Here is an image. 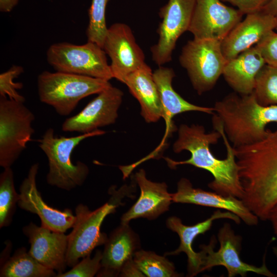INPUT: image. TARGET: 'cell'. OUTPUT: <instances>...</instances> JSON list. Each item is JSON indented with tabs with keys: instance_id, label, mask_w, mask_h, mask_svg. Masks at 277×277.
<instances>
[{
	"instance_id": "f1b7e54d",
	"label": "cell",
	"mask_w": 277,
	"mask_h": 277,
	"mask_svg": "<svg viewBox=\"0 0 277 277\" xmlns=\"http://www.w3.org/2000/svg\"><path fill=\"white\" fill-rule=\"evenodd\" d=\"M109 0H92L89 9V23L86 30L88 41L96 43L103 48L108 30L106 9Z\"/></svg>"
},
{
	"instance_id": "6da1fadb",
	"label": "cell",
	"mask_w": 277,
	"mask_h": 277,
	"mask_svg": "<svg viewBox=\"0 0 277 277\" xmlns=\"http://www.w3.org/2000/svg\"><path fill=\"white\" fill-rule=\"evenodd\" d=\"M212 124L214 130L209 133L202 125L182 124L173 150L176 153L188 151L191 157L179 162L168 158L165 160L171 168L188 164L208 171L213 177L208 185L210 188L224 196L242 200L244 190L235 148L229 143L221 124L214 120Z\"/></svg>"
},
{
	"instance_id": "9a60e30c",
	"label": "cell",
	"mask_w": 277,
	"mask_h": 277,
	"mask_svg": "<svg viewBox=\"0 0 277 277\" xmlns=\"http://www.w3.org/2000/svg\"><path fill=\"white\" fill-rule=\"evenodd\" d=\"M38 168V163L33 164L27 176L23 181L19 187L17 205L22 209L37 215L41 219V226L52 231L65 233L73 227L76 220L75 215L70 209L60 210L45 202L36 186Z\"/></svg>"
},
{
	"instance_id": "ac0fdd59",
	"label": "cell",
	"mask_w": 277,
	"mask_h": 277,
	"mask_svg": "<svg viewBox=\"0 0 277 277\" xmlns=\"http://www.w3.org/2000/svg\"><path fill=\"white\" fill-rule=\"evenodd\" d=\"M171 195L172 202L192 204L230 211L248 226H255L259 222V218L242 200L194 188L190 181L186 178L180 180L176 192L171 193Z\"/></svg>"
},
{
	"instance_id": "83f0119b",
	"label": "cell",
	"mask_w": 277,
	"mask_h": 277,
	"mask_svg": "<svg viewBox=\"0 0 277 277\" xmlns=\"http://www.w3.org/2000/svg\"><path fill=\"white\" fill-rule=\"evenodd\" d=\"M258 103L277 105V66L265 64L259 72L253 92Z\"/></svg>"
},
{
	"instance_id": "d6a6232c",
	"label": "cell",
	"mask_w": 277,
	"mask_h": 277,
	"mask_svg": "<svg viewBox=\"0 0 277 277\" xmlns=\"http://www.w3.org/2000/svg\"><path fill=\"white\" fill-rule=\"evenodd\" d=\"M236 6L243 14L260 11L271 0H220Z\"/></svg>"
},
{
	"instance_id": "4dcf8cb0",
	"label": "cell",
	"mask_w": 277,
	"mask_h": 277,
	"mask_svg": "<svg viewBox=\"0 0 277 277\" xmlns=\"http://www.w3.org/2000/svg\"><path fill=\"white\" fill-rule=\"evenodd\" d=\"M102 251L97 250L93 258L89 255L74 265L68 271L57 274L56 277H93L101 268Z\"/></svg>"
},
{
	"instance_id": "8992f818",
	"label": "cell",
	"mask_w": 277,
	"mask_h": 277,
	"mask_svg": "<svg viewBox=\"0 0 277 277\" xmlns=\"http://www.w3.org/2000/svg\"><path fill=\"white\" fill-rule=\"evenodd\" d=\"M111 86L109 81L59 71H45L37 77L40 101L62 116L70 114L84 98Z\"/></svg>"
},
{
	"instance_id": "5bb4252c",
	"label": "cell",
	"mask_w": 277,
	"mask_h": 277,
	"mask_svg": "<svg viewBox=\"0 0 277 277\" xmlns=\"http://www.w3.org/2000/svg\"><path fill=\"white\" fill-rule=\"evenodd\" d=\"M123 96L120 89L111 85L97 94L76 115L67 118L62 124V130L87 133L114 123Z\"/></svg>"
},
{
	"instance_id": "d6986e66",
	"label": "cell",
	"mask_w": 277,
	"mask_h": 277,
	"mask_svg": "<svg viewBox=\"0 0 277 277\" xmlns=\"http://www.w3.org/2000/svg\"><path fill=\"white\" fill-rule=\"evenodd\" d=\"M227 219L233 221L236 224L241 222L240 218L236 214L227 211H215L213 214L204 221L194 225L184 224L182 220L175 216H170L166 220V226L170 230L176 232L180 240L179 247L171 252H166L165 255H176L184 252L187 256V271L188 276H194L201 272L202 265L201 252H195L192 248L194 240L200 234H203L209 230L214 220Z\"/></svg>"
},
{
	"instance_id": "8d00e7d4",
	"label": "cell",
	"mask_w": 277,
	"mask_h": 277,
	"mask_svg": "<svg viewBox=\"0 0 277 277\" xmlns=\"http://www.w3.org/2000/svg\"><path fill=\"white\" fill-rule=\"evenodd\" d=\"M268 220L271 222L274 232L277 236V205L272 210Z\"/></svg>"
},
{
	"instance_id": "7402d4cb",
	"label": "cell",
	"mask_w": 277,
	"mask_h": 277,
	"mask_svg": "<svg viewBox=\"0 0 277 277\" xmlns=\"http://www.w3.org/2000/svg\"><path fill=\"white\" fill-rule=\"evenodd\" d=\"M154 80L159 93L162 116L166 123L165 137L175 131L172 118L185 112L198 111L212 115L213 107H203L191 104L181 97L173 88L172 82L175 73L172 68L160 66L153 72Z\"/></svg>"
},
{
	"instance_id": "484cf974",
	"label": "cell",
	"mask_w": 277,
	"mask_h": 277,
	"mask_svg": "<svg viewBox=\"0 0 277 277\" xmlns=\"http://www.w3.org/2000/svg\"><path fill=\"white\" fill-rule=\"evenodd\" d=\"M133 260L145 276L179 277L181 274L175 270V266L165 257L155 252L138 250L133 255Z\"/></svg>"
},
{
	"instance_id": "1f68e13d",
	"label": "cell",
	"mask_w": 277,
	"mask_h": 277,
	"mask_svg": "<svg viewBox=\"0 0 277 277\" xmlns=\"http://www.w3.org/2000/svg\"><path fill=\"white\" fill-rule=\"evenodd\" d=\"M255 45L266 64L277 66V33L274 30L269 32Z\"/></svg>"
},
{
	"instance_id": "ffe728a7",
	"label": "cell",
	"mask_w": 277,
	"mask_h": 277,
	"mask_svg": "<svg viewBox=\"0 0 277 277\" xmlns=\"http://www.w3.org/2000/svg\"><path fill=\"white\" fill-rule=\"evenodd\" d=\"M135 180L141 191L139 198L133 206L121 216V224H129L133 219L145 218L150 220L158 217L168 210L172 195L165 183L149 180L144 170L135 173Z\"/></svg>"
},
{
	"instance_id": "5b68a950",
	"label": "cell",
	"mask_w": 277,
	"mask_h": 277,
	"mask_svg": "<svg viewBox=\"0 0 277 277\" xmlns=\"http://www.w3.org/2000/svg\"><path fill=\"white\" fill-rule=\"evenodd\" d=\"M100 129L72 137H56L52 128L48 129L38 140V146L46 154L49 165L46 176L47 183L52 186L70 191L82 186L87 179L89 169L84 163L72 162L74 148L84 140L104 134Z\"/></svg>"
},
{
	"instance_id": "4fadbf2b",
	"label": "cell",
	"mask_w": 277,
	"mask_h": 277,
	"mask_svg": "<svg viewBox=\"0 0 277 277\" xmlns=\"http://www.w3.org/2000/svg\"><path fill=\"white\" fill-rule=\"evenodd\" d=\"M103 48L110 58L113 78L121 82L125 76L147 64L143 50L126 24L116 23L108 28Z\"/></svg>"
},
{
	"instance_id": "603a6c76",
	"label": "cell",
	"mask_w": 277,
	"mask_h": 277,
	"mask_svg": "<svg viewBox=\"0 0 277 277\" xmlns=\"http://www.w3.org/2000/svg\"><path fill=\"white\" fill-rule=\"evenodd\" d=\"M265 64L261 53L254 45L228 61L222 75L235 92L250 94L254 91L259 72Z\"/></svg>"
},
{
	"instance_id": "44dd1931",
	"label": "cell",
	"mask_w": 277,
	"mask_h": 277,
	"mask_svg": "<svg viewBox=\"0 0 277 277\" xmlns=\"http://www.w3.org/2000/svg\"><path fill=\"white\" fill-rule=\"evenodd\" d=\"M104 245L101 268L97 276H119L125 263L133 258L141 247L138 234L129 224L121 223L111 232Z\"/></svg>"
},
{
	"instance_id": "4316f807",
	"label": "cell",
	"mask_w": 277,
	"mask_h": 277,
	"mask_svg": "<svg viewBox=\"0 0 277 277\" xmlns=\"http://www.w3.org/2000/svg\"><path fill=\"white\" fill-rule=\"evenodd\" d=\"M19 195L16 192L11 167L4 168L0 175V228L9 226L15 213Z\"/></svg>"
},
{
	"instance_id": "74e56055",
	"label": "cell",
	"mask_w": 277,
	"mask_h": 277,
	"mask_svg": "<svg viewBox=\"0 0 277 277\" xmlns=\"http://www.w3.org/2000/svg\"><path fill=\"white\" fill-rule=\"evenodd\" d=\"M273 253H274V255L277 258V246L273 247ZM276 276H277V275H276Z\"/></svg>"
},
{
	"instance_id": "d590c367",
	"label": "cell",
	"mask_w": 277,
	"mask_h": 277,
	"mask_svg": "<svg viewBox=\"0 0 277 277\" xmlns=\"http://www.w3.org/2000/svg\"><path fill=\"white\" fill-rule=\"evenodd\" d=\"M262 10L266 13L275 16L277 14V0H271Z\"/></svg>"
},
{
	"instance_id": "8fae6325",
	"label": "cell",
	"mask_w": 277,
	"mask_h": 277,
	"mask_svg": "<svg viewBox=\"0 0 277 277\" xmlns=\"http://www.w3.org/2000/svg\"><path fill=\"white\" fill-rule=\"evenodd\" d=\"M196 0H169L160 11L162 22L157 30L159 39L151 48L153 61L161 66L172 60L180 36L188 29Z\"/></svg>"
},
{
	"instance_id": "52a82bcc",
	"label": "cell",
	"mask_w": 277,
	"mask_h": 277,
	"mask_svg": "<svg viewBox=\"0 0 277 277\" xmlns=\"http://www.w3.org/2000/svg\"><path fill=\"white\" fill-rule=\"evenodd\" d=\"M106 55L101 46L90 41L81 45L54 43L46 53L48 63L56 71L109 81L113 76Z\"/></svg>"
},
{
	"instance_id": "7a4b0ae2",
	"label": "cell",
	"mask_w": 277,
	"mask_h": 277,
	"mask_svg": "<svg viewBox=\"0 0 277 277\" xmlns=\"http://www.w3.org/2000/svg\"><path fill=\"white\" fill-rule=\"evenodd\" d=\"M235 150L244 190L242 200L259 219L268 220L277 205V123L262 140Z\"/></svg>"
},
{
	"instance_id": "e575fe53",
	"label": "cell",
	"mask_w": 277,
	"mask_h": 277,
	"mask_svg": "<svg viewBox=\"0 0 277 277\" xmlns=\"http://www.w3.org/2000/svg\"><path fill=\"white\" fill-rule=\"evenodd\" d=\"M19 0H0V11L9 12L17 4Z\"/></svg>"
},
{
	"instance_id": "7c38bea8",
	"label": "cell",
	"mask_w": 277,
	"mask_h": 277,
	"mask_svg": "<svg viewBox=\"0 0 277 277\" xmlns=\"http://www.w3.org/2000/svg\"><path fill=\"white\" fill-rule=\"evenodd\" d=\"M243 15L220 0H196L188 31L195 39L221 42L241 22Z\"/></svg>"
},
{
	"instance_id": "277c9868",
	"label": "cell",
	"mask_w": 277,
	"mask_h": 277,
	"mask_svg": "<svg viewBox=\"0 0 277 277\" xmlns=\"http://www.w3.org/2000/svg\"><path fill=\"white\" fill-rule=\"evenodd\" d=\"M131 192L130 187L125 185L116 190L112 186L109 190L111 195L109 200L95 210L91 211L82 204L76 207V220L68 235L67 266L73 267L80 259L90 255L95 247L105 244L108 237L101 231L102 224L107 215L114 213L116 208L124 204L122 201L126 196L130 197Z\"/></svg>"
},
{
	"instance_id": "ba28073f",
	"label": "cell",
	"mask_w": 277,
	"mask_h": 277,
	"mask_svg": "<svg viewBox=\"0 0 277 277\" xmlns=\"http://www.w3.org/2000/svg\"><path fill=\"white\" fill-rule=\"evenodd\" d=\"M35 116L24 103L0 97V166L11 167L34 132Z\"/></svg>"
},
{
	"instance_id": "836d02e7",
	"label": "cell",
	"mask_w": 277,
	"mask_h": 277,
	"mask_svg": "<svg viewBox=\"0 0 277 277\" xmlns=\"http://www.w3.org/2000/svg\"><path fill=\"white\" fill-rule=\"evenodd\" d=\"M119 276H145L140 270L136 263L132 258L125 263L120 272Z\"/></svg>"
},
{
	"instance_id": "f35d334b",
	"label": "cell",
	"mask_w": 277,
	"mask_h": 277,
	"mask_svg": "<svg viewBox=\"0 0 277 277\" xmlns=\"http://www.w3.org/2000/svg\"><path fill=\"white\" fill-rule=\"evenodd\" d=\"M275 16V18H276V24H277V14ZM275 30H277V25H276V28H275Z\"/></svg>"
},
{
	"instance_id": "e0dca14e",
	"label": "cell",
	"mask_w": 277,
	"mask_h": 277,
	"mask_svg": "<svg viewBox=\"0 0 277 277\" xmlns=\"http://www.w3.org/2000/svg\"><path fill=\"white\" fill-rule=\"evenodd\" d=\"M276 25L275 16L263 10L246 14L221 42L227 61L256 45L269 32L275 30Z\"/></svg>"
},
{
	"instance_id": "cb8c5ba5",
	"label": "cell",
	"mask_w": 277,
	"mask_h": 277,
	"mask_svg": "<svg viewBox=\"0 0 277 277\" xmlns=\"http://www.w3.org/2000/svg\"><path fill=\"white\" fill-rule=\"evenodd\" d=\"M122 83L140 103L141 114L146 122H156L162 117L159 93L153 72L147 64L125 76Z\"/></svg>"
},
{
	"instance_id": "f546056e",
	"label": "cell",
	"mask_w": 277,
	"mask_h": 277,
	"mask_svg": "<svg viewBox=\"0 0 277 277\" xmlns=\"http://www.w3.org/2000/svg\"><path fill=\"white\" fill-rule=\"evenodd\" d=\"M23 72L24 69L22 66L13 65L9 70L0 74L1 96H8L9 99L24 103L25 97L17 91L23 88V84L14 82Z\"/></svg>"
},
{
	"instance_id": "9c48e42d",
	"label": "cell",
	"mask_w": 277,
	"mask_h": 277,
	"mask_svg": "<svg viewBox=\"0 0 277 277\" xmlns=\"http://www.w3.org/2000/svg\"><path fill=\"white\" fill-rule=\"evenodd\" d=\"M179 60L199 94L214 87L227 62L220 41L194 38L183 47Z\"/></svg>"
},
{
	"instance_id": "3957f363",
	"label": "cell",
	"mask_w": 277,
	"mask_h": 277,
	"mask_svg": "<svg viewBox=\"0 0 277 277\" xmlns=\"http://www.w3.org/2000/svg\"><path fill=\"white\" fill-rule=\"evenodd\" d=\"M212 118L222 125L234 148L251 145L264 139L270 123H277V105L264 106L253 93H231L216 102Z\"/></svg>"
},
{
	"instance_id": "d4e9b609",
	"label": "cell",
	"mask_w": 277,
	"mask_h": 277,
	"mask_svg": "<svg viewBox=\"0 0 277 277\" xmlns=\"http://www.w3.org/2000/svg\"><path fill=\"white\" fill-rule=\"evenodd\" d=\"M55 271L40 264L26 249L16 250L1 268V277H51L56 276Z\"/></svg>"
},
{
	"instance_id": "2e32d148",
	"label": "cell",
	"mask_w": 277,
	"mask_h": 277,
	"mask_svg": "<svg viewBox=\"0 0 277 277\" xmlns=\"http://www.w3.org/2000/svg\"><path fill=\"white\" fill-rule=\"evenodd\" d=\"M23 233L30 244L29 253L45 267L57 272H65L67 265L68 235L52 231L32 222L24 226Z\"/></svg>"
},
{
	"instance_id": "30bf717a",
	"label": "cell",
	"mask_w": 277,
	"mask_h": 277,
	"mask_svg": "<svg viewBox=\"0 0 277 277\" xmlns=\"http://www.w3.org/2000/svg\"><path fill=\"white\" fill-rule=\"evenodd\" d=\"M217 239L220 248L214 251L216 239L213 235L208 245L200 246L202 255L201 272L210 271L215 266H223L227 271L228 277L237 275L246 276L248 272H253L267 277L276 276L266 266L265 255L263 263L258 267L243 262L240 257L242 248V237L236 234L229 223H225L219 229Z\"/></svg>"
}]
</instances>
